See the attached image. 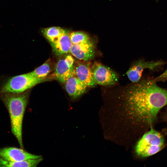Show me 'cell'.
I'll return each mask as SVG.
<instances>
[{
  "label": "cell",
  "instance_id": "7c38bea8",
  "mask_svg": "<svg viewBox=\"0 0 167 167\" xmlns=\"http://www.w3.org/2000/svg\"><path fill=\"white\" fill-rule=\"evenodd\" d=\"M69 31L65 29L58 39L50 44L56 55H61L70 53L73 44L69 36Z\"/></svg>",
  "mask_w": 167,
  "mask_h": 167
},
{
  "label": "cell",
  "instance_id": "5bb4252c",
  "mask_svg": "<svg viewBox=\"0 0 167 167\" xmlns=\"http://www.w3.org/2000/svg\"><path fill=\"white\" fill-rule=\"evenodd\" d=\"M65 30L60 27L53 26L42 28L41 32L51 44L58 39Z\"/></svg>",
  "mask_w": 167,
  "mask_h": 167
},
{
  "label": "cell",
  "instance_id": "ba28073f",
  "mask_svg": "<svg viewBox=\"0 0 167 167\" xmlns=\"http://www.w3.org/2000/svg\"><path fill=\"white\" fill-rule=\"evenodd\" d=\"M163 64V62L160 61L146 62L139 60L132 64L126 72V74L132 83L136 82L140 80L144 70L146 69L153 70Z\"/></svg>",
  "mask_w": 167,
  "mask_h": 167
},
{
  "label": "cell",
  "instance_id": "52a82bcc",
  "mask_svg": "<svg viewBox=\"0 0 167 167\" xmlns=\"http://www.w3.org/2000/svg\"><path fill=\"white\" fill-rule=\"evenodd\" d=\"M74 59L67 55L58 61L55 68L54 76L58 81L64 83L70 78L75 75Z\"/></svg>",
  "mask_w": 167,
  "mask_h": 167
},
{
  "label": "cell",
  "instance_id": "8992f818",
  "mask_svg": "<svg viewBox=\"0 0 167 167\" xmlns=\"http://www.w3.org/2000/svg\"><path fill=\"white\" fill-rule=\"evenodd\" d=\"M96 38L92 37L89 41L78 44H73L70 51L76 58L85 62L93 58L96 54Z\"/></svg>",
  "mask_w": 167,
  "mask_h": 167
},
{
  "label": "cell",
  "instance_id": "3957f363",
  "mask_svg": "<svg viewBox=\"0 0 167 167\" xmlns=\"http://www.w3.org/2000/svg\"><path fill=\"white\" fill-rule=\"evenodd\" d=\"M45 80L34 77L30 72L12 76L1 85L0 93H22Z\"/></svg>",
  "mask_w": 167,
  "mask_h": 167
},
{
  "label": "cell",
  "instance_id": "4fadbf2b",
  "mask_svg": "<svg viewBox=\"0 0 167 167\" xmlns=\"http://www.w3.org/2000/svg\"><path fill=\"white\" fill-rule=\"evenodd\" d=\"M42 157L30 159L20 161L10 162L5 160L0 157V167H36L42 161Z\"/></svg>",
  "mask_w": 167,
  "mask_h": 167
},
{
  "label": "cell",
  "instance_id": "e0dca14e",
  "mask_svg": "<svg viewBox=\"0 0 167 167\" xmlns=\"http://www.w3.org/2000/svg\"><path fill=\"white\" fill-rule=\"evenodd\" d=\"M154 79L156 82L167 79V69L161 75Z\"/></svg>",
  "mask_w": 167,
  "mask_h": 167
},
{
  "label": "cell",
  "instance_id": "5b68a950",
  "mask_svg": "<svg viewBox=\"0 0 167 167\" xmlns=\"http://www.w3.org/2000/svg\"><path fill=\"white\" fill-rule=\"evenodd\" d=\"M92 75L97 85L104 87L115 85L119 80V76L110 68L97 62L92 66Z\"/></svg>",
  "mask_w": 167,
  "mask_h": 167
},
{
  "label": "cell",
  "instance_id": "6da1fadb",
  "mask_svg": "<svg viewBox=\"0 0 167 167\" xmlns=\"http://www.w3.org/2000/svg\"><path fill=\"white\" fill-rule=\"evenodd\" d=\"M154 79L140 80L122 86L111 87L110 96L122 105L131 118L151 124L160 110L167 105V89L159 87Z\"/></svg>",
  "mask_w": 167,
  "mask_h": 167
},
{
  "label": "cell",
  "instance_id": "9a60e30c",
  "mask_svg": "<svg viewBox=\"0 0 167 167\" xmlns=\"http://www.w3.org/2000/svg\"><path fill=\"white\" fill-rule=\"evenodd\" d=\"M51 71V65L49 62L47 61L30 73L32 75L36 78L45 79Z\"/></svg>",
  "mask_w": 167,
  "mask_h": 167
},
{
  "label": "cell",
  "instance_id": "2e32d148",
  "mask_svg": "<svg viewBox=\"0 0 167 167\" xmlns=\"http://www.w3.org/2000/svg\"><path fill=\"white\" fill-rule=\"evenodd\" d=\"M69 36L72 44H78L85 42L92 38L88 34L81 31L70 32Z\"/></svg>",
  "mask_w": 167,
  "mask_h": 167
},
{
  "label": "cell",
  "instance_id": "277c9868",
  "mask_svg": "<svg viewBox=\"0 0 167 167\" xmlns=\"http://www.w3.org/2000/svg\"><path fill=\"white\" fill-rule=\"evenodd\" d=\"M164 142L162 135L151 128L144 134L137 143L135 152L138 156L143 157L152 155L161 149Z\"/></svg>",
  "mask_w": 167,
  "mask_h": 167
},
{
  "label": "cell",
  "instance_id": "9c48e42d",
  "mask_svg": "<svg viewBox=\"0 0 167 167\" xmlns=\"http://www.w3.org/2000/svg\"><path fill=\"white\" fill-rule=\"evenodd\" d=\"M41 157V156L29 153L21 148L8 147L0 148V157L9 161H20Z\"/></svg>",
  "mask_w": 167,
  "mask_h": 167
},
{
  "label": "cell",
  "instance_id": "30bf717a",
  "mask_svg": "<svg viewBox=\"0 0 167 167\" xmlns=\"http://www.w3.org/2000/svg\"><path fill=\"white\" fill-rule=\"evenodd\" d=\"M78 63L75 67V75L88 88H93L97 85L93 79L92 66L89 62Z\"/></svg>",
  "mask_w": 167,
  "mask_h": 167
},
{
  "label": "cell",
  "instance_id": "8fae6325",
  "mask_svg": "<svg viewBox=\"0 0 167 167\" xmlns=\"http://www.w3.org/2000/svg\"><path fill=\"white\" fill-rule=\"evenodd\" d=\"M64 83L66 91L73 100H75L82 95L88 88L75 75L70 78Z\"/></svg>",
  "mask_w": 167,
  "mask_h": 167
},
{
  "label": "cell",
  "instance_id": "7a4b0ae2",
  "mask_svg": "<svg viewBox=\"0 0 167 167\" xmlns=\"http://www.w3.org/2000/svg\"><path fill=\"white\" fill-rule=\"evenodd\" d=\"M29 92L0 93V98L7 108L10 116L12 133L22 148H24L22 130L24 116L28 104Z\"/></svg>",
  "mask_w": 167,
  "mask_h": 167
}]
</instances>
